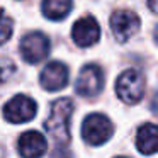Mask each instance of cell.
<instances>
[{"mask_svg": "<svg viewBox=\"0 0 158 158\" xmlns=\"http://www.w3.org/2000/svg\"><path fill=\"white\" fill-rule=\"evenodd\" d=\"M156 144H158L156 126L153 123H146L138 131V136H136L138 150L143 155H153V153H156Z\"/></svg>", "mask_w": 158, "mask_h": 158, "instance_id": "obj_11", "label": "cell"}, {"mask_svg": "<svg viewBox=\"0 0 158 158\" xmlns=\"http://www.w3.org/2000/svg\"><path fill=\"white\" fill-rule=\"evenodd\" d=\"M73 7L72 0H43V14L51 21L65 19Z\"/></svg>", "mask_w": 158, "mask_h": 158, "instance_id": "obj_12", "label": "cell"}, {"mask_svg": "<svg viewBox=\"0 0 158 158\" xmlns=\"http://www.w3.org/2000/svg\"><path fill=\"white\" fill-rule=\"evenodd\" d=\"M75 110V104L72 99H56L49 106V116L44 123V129L56 141V144L70 143V119Z\"/></svg>", "mask_w": 158, "mask_h": 158, "instance_id": "obj_1", "label": "cell"}, {"mask_svg": "<svg viewBox=\"0 0 158 158\" xmlns=\"http://www.w3.org/2000/svg\"><path fill=\"white\" fill-rule=\"evenodd\" d=\"M116 94L123 102L138 104L144 95V77L136 70H126L116 80Z\"/></svg>", "mask_w": 158, "mask_h": 158, "instance_id": "obj_2", "label": "cell"}, {"mask_svg": "<svg viewBox=\"0 0 158 158\" xmlns=\"http://www.w3.org/2000/svg\"><path fill=\"white\" fill-rule=\"evenodd\" d=\"M150 9L151 12H156V0H150Z\"/></svg>", "mask_w": 158, "mask_h": 158, "instance_id": "obj_16", "label": "cell"}, {"mask_svg": "<svg viewBox=\"0 0 158 158\" xmlns=\"http://www.w3.org/2000/svg\"><path fill=\"white\" fill-rule=\"evenodd\" d=\"M104 89V72L99 65H85L78 73L75 90L82 97H95Z\"/></svg>", "mask_w": 158, "mask_h": 158, "instance_id": "obj_4", "label": "cell"}, {"mask_svg": "<svg viewBox=\"0 0 158 158\" xmlns=\"http://www.w3.org/2000/svg\"><path fill=\"white\" fill-rule=\"evenodd\" d=\"M73 41L77 43L82 48H87V46L95 44L100 39V26L92 15H87V17H82L75 22L73 26V32H72Z\"/></svg>", "mask_w": 158, "mask_h": 158, "instance_id": "obj_8", "label": "cell"}, {"mask_svg": "<svg viewBox=\"0 0 158 158\" xmlns=\"http://www.w3.org/2000/svg\"><path fill=\"white\" fill-rule=\"evenodd\" d=\"M15 73V63L9 58H0V83H5Z\"/></svg>", "mask_w": 158, "mask_h": 158, "instance_id": "obj_14", "label": "cell"}, {"mask_svg": "<svg viewBox=\"0 0 158 158\" xmlns=\"http://www.w3.org/2000/svg\"><path fill=\"white\" fill-rule=\"evenodd\" d=\"M114 134V126L109 121V117L104 116L100 112L90 114L85 117L82 124V136L87 143L94 144V146H99L104 144L110 136Z\"/></svg>", "mask_w": 158, "mask_h": 158, "instance_id": "obj_3", "label": "cell"}, {"mask_svg": "<svg viewBox=\"0 0 158 158\" xmlns=\"http://www.w3.org/2000/svg\"><path fill=\"white\" fill-rule=\"evenodd\" d=\"M38 106L36 102L27 95H15L5 104L4 107V116L9 123L12 124H21L27 123L36 116Z\"/></svg>", "mask_w": 158, "mask_h": 158, "instance_id": "obj_5", "label": "cell"}, {"mask_svg": "<svg viewBox=\"0 0 158 158\" xmlns=\"http://www.w3.org/2000/svg\"><path fill=\"white\" fill-rule=\"evenodd\" d=\"M139 17L131 10H117L110 17V29L119 43H126L139 29Z\"/></svg>", "mask_w": 158, "mask_h": 158, "instance_id": "obj_7", "label": "cell"}, {"mask_svg": "<svg viewBox=\"0 0 158 158\" xmlns=\"http://www.w3.org/2000/svg\"><path fill=\"white\" fill-rule=\"evenodd\" d=\"M4 155H5V150L2 146H0V158H4Z\"/></svg>", "mask_w": 158, "mask_h": 158, "instance_id": "obj_17", "label": "cell"}, {"mask_svg": "<svg viewBox=\"0 0 158 158\" xmlns=\"http://www.w3.org/2000/svg\"><path fill=\"white\" fill-rule=\"evenodd\" d=\"M12 27H14V24H12V19L9 17L7 14H5L4 9H0V46L10 39V36H12Z\"/></svg>", "mask_w": 158, "mask_h": 158, "instance_id": "obj_13", "label": "cell"}, {"mask_svg": "<svg viewBox=\"0 0 158 158\" xmlns=\"http://www.w3.org/2000/svg\"><path fill=\"white\" fill-rule=\"evenodd\" d=\"M116 158H126V156H116Z\"/></svg>", "mask_w": 158, "mask_h": 158, "instance_id": "obj_18", "label": "cell"}, {"mask_svg": "<svg viewBox=\"0 0 158 158\" xmlns=\"http://www.w3.org/2000/svg\"><path fill=\"white\" fill-rule=\"evenodd\" d=\"M51 158H72V153H70V150H63V144H58V148L53 151Z\"/></svg>", "mask_w": 158, "mask_h": 158, "instance_id": "obj_15", "label": "cell"}, {"mask_svg": "<svg viewBox=\"0 0 158 158\" xmlns=\"http://www.w3.org/2000/svg\"><path fill=\"white\" fill-rule=\"evenodd\" d=\"M17 146L22 158H41L48 151V141L39 131H27L19 138Z\"/></svg>", "mask_w": 158, "mask_h": 158, "instance_id": "obj_10", "label": "cell"}, {"mask_svg": "<svg viewBox=\"0 0 158 158\" xmlns=\"http://www.w3.org/2000/svg\"><path fill=\"white\" fill-rule=\"evenodd\" d=\"M49 53V39L43 32H29L21 41V55L31 65L43 61Z\"/></svg>", "mask_w": 158, "mask_h": 158, "instance_id": "obj_6", "label": "cell"}, {"mask_svg": "<svg viewBox=\"0 0 158 158\" xmlns=\"http://www.w3.org/2000/svg\"><path fill=\"white\" fill-rule=\"evenodd\" d=\"M39 82H41L43 89L49 90V92L61 90L68 83V66L61 61H51L41 72Z\"/></svg>", "mask_w": 158, "mask_h": 158, "instance_id": "obj_9", "label": "cell"}]
</instances>
